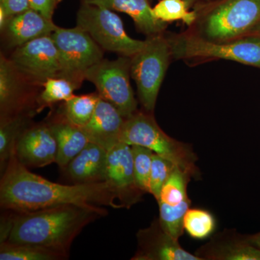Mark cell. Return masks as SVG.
<instances>
[{
    "mask_svg": "<svg viewBox=\"0 0 260 260\" xmlns=\"http://www.w3.org/2000/svg\"><path fill=\"white\" fill-rule=\"evenodd\" d=\"M70 204L121 208L107 181L73 185L53 182L30 172L13 151L0 183L3 210L28 212Z\"/></svg>",
    "mask_w": 260,
    "mask_h": 260,
    "instance_id": "1",
    "label": "cell"
},
{
    "mask_svg": "<svg viewBox=\"0 0 260 260\" xmlns=\"http://www.w3.org/2000/svg\"><path fill=\"white\" fill-rule=\"evenodd\" d=\"M8 211L10 227L3 242L32 244L66 253L84 228L108 213L102 206L72 204L34 211Z\"/></svg>",
    "mask_w": 260,
    "mask_h": 260,
    "instance_id": "2",
    "label": "cell"
},
{
    "mask_svg": "<svg viewBox=\"0 0 260 260\" xmlns=\"http://www.w3.org/2000/svg\"><path fill=\"white\" fill-rule=\"evenodd\" d=\"M121 142L140 145L167 159L192 178L199 177L198 160L190 145L178 141L166 134L157 124L152 113L138 112L125 119Z\"/></svg>",
    "mask_w": 260,
    "mask_h": 260,
    "instance_id": "3",
    "label": "cell"
},
{
    "mask_svg": "<svg viewBox=\"0 0 260 260\" xmlns=\"http://www.w3.org/2000/svg\"><path fill=\"white\" fill-rule=\"evenodd\" d=\"M172 54L169 40L160 34L150 36L143 49L132 56L130 74L138 88L140 104L153 113Z\"/></svg>",
    "mask_w": 260,
    "mask_h": 260,
    "instance_id": "4",
    "label": "cell"
},
{
    "mask_svg": "<svg viewBox=\"0 0 260 260\" xmlns=\"http://www.w3.org/2000/svg\"><path fill=\"white\" fill-rule=\"evenodd\" d=\"M77 26L88 32L103 49L128 57L139 52L145 44V40H137L126 34L119 15L98 5L81 3Z\"/></svg>",
    "mask_w": 260,
    "mask_h": 260,
    "instance_id": "5",
    "label": "cell"
},
{
    "mask_svg": "<svg viewBox=\"0 0 260 260\" xmlns=\"http://www.w3.org/2000/svg\"><path fill=\"white\" fill-rule=\"evenodd\" d=\"M169 42L172 54L177 59H222L260 68L259 37L247 36L229 42L181 37Z\"/></svg>",
    "mask_w": 260,
    "mask_h": 260,
    "instance_id": "6",
    "label": "cell"
},
{
    "mask_svg": "<svg viewBox=\"0 0 260 260\" xmlns=\"http://www.w3.org/2000/svg\"><path fill=\"white\" fill-rule=\"evenodd\" d=\"M130 62L128 56L114 60L104 59L85 71V80L97 88L99 96L112 104L124 119L138 111V104L130 85Z\"/></svg>",
    "mask_w": 260,
    "mask_h": 260,
    "instance_id": "7",
    "label": "cell"
},
{
    "mask_svg": "<svg viewBox=\"0 0 260 260\" xmlns=\"http://www.w3.org/2000/svg\"><path fill=\"white\" fill-rule=\"evenodd\" d=\"M260 20V0H223L205 17L206 39L228 42L244 37Z\"/></svg>",
    "mask_w": 260,
    "mask_h": 260,
    "instance_id": "8",
    "label": "cell"
},
{
    "mask_svg": "<svg viewBox=\"0 0 260 260\" xmlns=\"http://www.w3.org/2000/svg\"><path fill=\"white\" fill-rule=\"evenodd\" d=\"M51 37L59 52L61 78L81 84L85 71L103 59L102 48L79 27H58Z\"/></svg>",
    "mask_w": 260,
    "mask_h": 260,
    "instance_id": "9",
    "label": "cell"
},
{
    "mask_svg": "<svg viewBox=\"0 0 260 260\" xmlns=\"http://www.w3.org/2000/svg\"><path fill=\"white\" fill-rule=\"evenodd\" d=\"M10 60L20 75L35 81L44 83L61 75L59 52L51 35L16 47Z\"/></svg>",
    "mask_w": 260,
    "mask_h": 260,
    "instance_id": "10",
    "label": "cell"
},
{
    "mask_svg": "<svg viewBox=\"0 0 260 260\" xmlns=\"http://www.w3.org/2000/svg\"><path fill=\"white\" fill-rule=\"evenodd\" d=\"M190 174L176 168L162 186L158 200L159 221L162 229L179 240L184 232L183 219L190 207L187 186Z\"/></svg>",
    "mask_w": 260,
    "mask_h": 260,
    "instance_id": "11",
    "label": "cell"
},
{
    "mask_svg": "<svg viewBox=\"0 0 260 260\" xmlns=\"http://www.w3.org/2000/svg\"><path fill=\"white\" fill-rule=\"evenodd\" d=\"M121 208H130L145 194L135 179L131 145L118 143L107 151V179Z\"/></svg>",
    "mask_w": 260,
    "mask_h": 260,
    "instance_id": "12",
    "label": "cell"
},
{
    "mask_svg": "<svg viewBox=\"0 0 260 260\" xmlns=\"http://www.w3.org/2000/svg\"><path fill=\"white\" fill-rule=\"evenodd\" d=\"M137 239L138 249L133 260H202L183 249L179 240L162 229L159 219L140 229Z\"/></svg>",
    "mask_w": 260,
    "mask_h": 260,
    "instance_id": "13",
    "label": "cell"
},
{
    "mask_svg": "<svg viewBox=\"0 0 260 260\" xmlns=\"http://www.w3.org/2000/svg\"><path fill=\"white\" fill-rule=\"evenodd\" d=\"M19 162L27 168H42L56 162L57 144L48 124L29 126L15 147Z\"/></svg>",
    "mask_w": 260,
    "mask_h": 260,
    "instance_id": "14",
    "label": "cell"
},
{
    "mask_svg": "<svg viewBox=\"0 0 260 260\" xmlns=\"http://www.w3.org/2000/svg\"><path fill=\"white\" fill-rule=\"evenodd\" d=\"M125 119L110 103L100 97L91 119L82 129L92 143L107 151L121 143Z\"/></svg>",
    "mask_w": 260,
    "mask_h": 260,
    "instance_id": "15",
    "label": "cell"
},
{
    "mask_svg": "<svg viewBox=\"0 0 260 260\" xmlns=\"http://www.w3.org/2000/svg\"><path fill=\"white\" fill-rule=\"evenodd\" d=\"M196 255L202 260H260V249L251 245L247 237L225 231L200 247Z\"/></svg>",
    "mask_w": 260,
    "mask_h": 260,
    "instance_id": "16",
    "label": "cell"
},
{
    "mask_svg": "<svg viewBox=\"0 0 260 260\" xmlns=\"http://www.w3.org/2000/svg\"><path fill=\"white\" fill-rule=\"evenodd\" d=\"M57 28L52 20L30 8L8 19L2 31L8 44L16 48L38 38L51 35Z\"/></svg>",
    "mask_w": 260,
    "mask_h": 260,
    "instance_id": "17",
    "label": "cell"
},
{
    "mask_svg": "<svg viewBox=\"0 0 260 260\" xmlns=\"http://www.w3.org/2000/svg\"><path fill=\"white\" fill-rule=\"evenodd\" d=\"M107 167V150L89 142L65 169L75 184H93L106 181Z\"/></svg>",
    "mask_w": 260,
    "mask_h": 260,
    "instance_id": "18",
    "label": "cell"
},
{
    "mask_svg": "<svg viewBox=\"0 0 260 260\" xmlns=\"http://www.w3.org/2000/svg\"><path fill=\"white\" fill-rule=\"evenodd\" d=\"M81 3L98 5L107 9L126 13L133 19L137 28L150 36L160 34L166 24L154 15L149 0H80Z\"/></svg>",
    "mask_w": 260,
    "mask_h": 260,
    "instance_id": "19",
    "label": "cell"
},
{
    "mask_svg": "<svg viewBox=\"0 0 260 260\" xmlns=\"http://www.w3.org/2000/svg\"><path fill=\"white\" fill-rule=\"evenodd\" d=\"M57 144L56 164L65 169L70 162L81 152L89 140L81 127L72 124L64 114L48 123Z\"/></svg>",
    "mask_w": 260,
    "mask_h": 260,
    "instance_id": "20",
    "label": "cell"
},
{
    "mask_svg": "<svg viewBox=\"0 0 260 260\" xmlns=\"http://www.w3.org/2000/svg\"><path fill=\"white\" fill-rule=\"evenodd\" d=\"M20 73L10 59H0V109L1 118L23 113L20 102Z\"/></svg>",
    "mask_w": 260,
    "mask_h": 260,
    "instance_id": "21",
    "label": "cell"
},
{
    "mask_svg": "<svg viewBox=\"0 0 260 260\" xmlns=\"http://www.w3.org/2000/svg\"><path fill=\"white\" fill-rule=\"evenodd\" d=\"M30 116L20 113L15 115L1 118L0 125V167L4 172L15 145L22 133L28 128Z\"/></svg>",
    "mask_w": 260,
    "mask_h": 260,
    "instance_id": "22",
    "label": "cell"
},
{
    "mask_svg": "<svg viewBox=\"0 0 260 260\" xmlns=\"http://www.w3.org/2000/svg\"><path fill=\"white\" fill-rule=\"evenodd\" d=\"M69 253L44 246L27 244H0L1 260H62L68 259Z\"/></svg>",
    "mask_w": 260,
    "mask_h": 260,
    "instance_id": "23",
    "label": "cell"
},
{
    "mask_svg": "<svg viewBox=\"0 0 260 260\" xmlns=\"http://www.w3.org/2000/svg\"><path fill=\"white\" fill-rule=\"evenodd\" d=\"M99 99L100 96L98 93L73 95L64 102L63 114L72 124L83 127L91 119Z\"/></svg>",
    "mask_w": 260,
    "mask_h": 260,
    "instance_id": "24",
    "label": "cell"
},
{
    "mask_svg": "<svg viewBox=\"0 0 260 260\" xmlns=\"http://www.w3.org/2000/svg\"><path fill=\"white\" fill-rule=\"evenodd\" d=\"M80 85L81 84L61 77L49 78L43 84L44 88L37 102L43 109L55 103L66 102L74 95L75 90L79 88Z\"/></svg>",
    "mask_w": 260,
    "mask_h": 260,
    "instance_id": "25",
    "label": "cell"
},
{
    "mask_svg": "<svg viewBox=\"0 0 260 260\" xmlns=\"http://www.w3.org/2000/svg\"><path fill=\"white\" fill-rule=\"evenodd\" d=\"M183 228L192 239L203 240L215 231V219L208 210L189 208L183 219Z\"/></svg>",
    "mask_w": 260,
    "mask_h": 260,
    "instance_id": "26",
    "label": "cell"
},
{
    "mask_svg": "<svg viewBox=\"0 0 260 260\" xmlns=\"http://www.w3.org/2000/svg\"><path fill=\"white\" fill-rule=\"evenodd\" d=\"M154 15L164 23L182 20L191 25L197 18L196 13L189 11L184 0H160L153 8Z\"/></svg>",
    "mask_w": 260,
    "mask_h": 260,
    "instance_id": "27",
    "label": "cell"
},
{
    "mask_svg": "<svg viewBox=\"0 0 260 260\" xmlns=\"http://www.w3.org/2000/svg\"><path fill=\"white\" fill-rule=\"evenodd\" d=\"M131 148L137 184L144 194H150V175L154 153L140 145H131Z\"/></svg>",
    "mask_w": 260,
    "mask_h": 260,
    "instance_id": "28",
    "label": "cell"
},
{
    "mask_svg": "<svg viewBox=\"0 0 260 260\" xmlns=\"http://www.w3.org/2000/svg\"><path fill=\"white\" fill-rule=\"evenodd\" d=\"M176 168L172 162L153 153L150 175V194L155 200H158L162 186Z\"/></svg>",
    "mask_w": 260,
    "mask_h": 260,
    "instance_id": "29",
    "label": "cell"
},
{
    "mask_svg": "<svg viewBox=\"0 0 260 260\" xmlns=\"http://www.w3.org/2000/svg\"><path fill=\"white\" fill-rule=\"evenodd\" d=\"M62 0H29L30 8L42 14L48 20H52L58 5Z\"/></svg>",
    "mask_w": 260,
    "mask_h": 260,
    "instance_id": "30",
    "label": "cell"
},
{
    "mask_svg": "<svg viewBox=\"0 0 260 260\" xmlns=\"http://www.w3.org/2000/svg\"><path fill=\"white\" fill-rule=\"evenodd\" d=\"M0 6L4 8L9 18L30 8L29 0H0Z\"/></svg>",
    "mask_w": 260,
    "mask_h": 260,
    "instance_id": "31",
    "label": "cell"
},
{
    "mask_svg": "<svg viewBox=\"0 0 260 260\" xmlns=\"http://www.w3.org/2000/svg\"><path fill=\"white\" fill-rule=\"evenodd\" d=\"M247 241L251 245L256 246V248L260 249V233L255 235L250 236L247 237Z\"/></svg>",
    "mask_w": 260,
    "mask_h": 260,
    "instance_id": "32",
    "label": "cell"
},
{
    "mask_svg": "<svg viewBox=\"0 0 260 260\" xmlns=\"http://www.w3.org/2000/svg\"><path fill=\"white\" fill-rule=\"evenodd\" d=\"M8 18L6 13H5L4 8L0 6V28L3 30L4 28L5 25H6L7 21H8Z\"/></svg>",
    "mask_w": 260,
    "mask_h": 260,
    "instance_id": "33",
    "label": "cell"
},
{
    "mask_svg": "<svg viewBox=\"0 0 260 260\" xmlns=\"http://www.w3.org/2000/svg\"><path fill=\"white\" fill-rule=\"evenodd\" d=\"M247 36H256V37H260V20L259 22L254 25V28L251 29L250 31L248 32L246 37H247Z\"/></svg>",
    "mask_w": 260,
    "mask_h": 260,
    "instance_id": "34",
    "label": "cell"
},
{
    "mask_svg": "<svg viewBox=\"0 0 260 260\" xmlns=\"http://www.w3.org/2000/svg\"><path fill=\"white\" fill-rule=\"evenodd\" d=\"M202 1H211V0H202Z\"/></svg>",
    "mask_w": 260,
    "mask_h": 260,
    "instance_id": "35",
    "label": "cell"
},
{
    "mask_svg": "<svg viewBox=\"0 0 260 260\" xmlns=\"http://www.w3.org/2000/svg\"><path fill=\"white\" fill-rule=\"evenodd\" d=\"M149 1H150H150H151V0H149Z\"/></svg>",
    "mask_w": 260,
    "mask_h": 260,
    "instance_id": "36",
    "label": "cell"
}]
</instances>
